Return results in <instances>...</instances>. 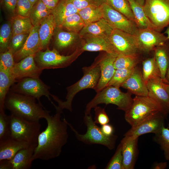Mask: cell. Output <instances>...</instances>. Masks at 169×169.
<instances>
[{"label":"cell","mask_w":169,"mask_h":169,"mask_svg":"<svg viewBox=\"0 0 169 169\" xmlns=\"http://www.w3.org/2000/svg\"><path fill=\"white\" fill-rule=\"evenodd\" d=\"M120 87L127 89L136 96H148V91L142 72L137 66Z\"/></svg>","instance_id":"7402d4cb"},{"label":"cell","mask_w":169,"mask_h":169,"mask_svg":"<svg viewBox=\"0 0 169 169\" xmlns=\"http://www.w3.org/2000/svg\"><path fill=\"white\" fill-rule=\"evenodd\" d=\"M135 36L139 51L146 53L154 50L156 47L164 44L169 40L160 32L150 28L139 29Z\"/></svg>","instance_id":"4fadbf2b"},{"label":"cell","mask_w":169,"mask_h":169,"mask_svg":"<svg viewBox=\"0 0 169 169\" xmlns=\"http://www.w3.org/2000/svg\"><path fill=\"white\" fill-rule=\"evenodd\" d=\"M109 36L106 35L85 36L82 38L84 40L82 43L81 49L83 51H103L118 55L110 42Z\"/></svg>","instance_id":"ac0fdd59"},{"label":"cell","mask_w":169,"mask_h":169,"mask_svg":"<svg viewBox=\"0 0 169 169\" xmlns=\"http://www.w3.org/2000/svg\"><path fill=\"white\" fill-rule=\"evenodd\" d=\"M118 55L107 53L98 59L100 75L98 82L94 89L98 92L106 87L113 77L115 69L114 63Z\"/></svg>","instance_id":"d6986e66"},{"label":"cell","mask_w":169,"mask_h":169,"mask_svg":"<svg viewBox=\"0 0 169 169\" xmlns=\"http://www.w3.org/2000/svg\"><path fill=\"white\" fill-rule=\"evenodd\" d=\"M154 140L160 146L163 151L165 158L169 161V128L164 125L155 134Z\"/></svg>","instance_id":"d590c367"},{"label":"cell","mask_w":169,"mask_h":169,"mask_svg":"<svg viewBox=\"0 0 169 169\" xmlns=\"http://www.w3.org/2000/svg\"><path fill=\"white\" fill-rule=\"evenodd\" d=\"M123 156L122 145L120 142L118 145L114 155L106 166V169H123Z\"/></svg>","instance_id":"b9f144b4"},{"label":"cell","mask_w":169,"mask_h":169,"mask_svg":"<svg viewBox=\"0 0 169 169\" xmlns=\"http://www.w3.org/2000/svg\"><path fill=\"white\" fill-rule=\"evenodd\" d=\"M139 137H125L120 143L123 156V169L134 168L138 154V143Z\"/></svg>","instance_id":"44dd1931"},{"label":"cell","mask_w":169,"mask_h":169,"mask_svg":"<svg viewBox=\"0 0 169 169\" xmlns=\"http://www.w3.org/2000/svg\"><path fill=\"white\" fill-rule=\"evenodd\" d=\"M142 64V74L146 83L150 80L161 77L160 71L154 57L146 59Z\"/></svg>","instance_id":"836d02e7"},{"label":"cell","mask_w":169,"mask_h":169,"mask_svg":"<svg viewBox=\"0 0 169 169\" xmlns=\"http://www.w3.org/2000/svg\"><path fill=\"white\" fill-rule=\"evenodd\" d=\"M17 2V0H2L0 3L8 11L14 13Z\"/></svg>","instance_id":"c3c4849f"},{"label":"cell","mask_w":169,"mask_h":169,"mask_svg":"<svg viewBox=\"0 0 169 169\" xmlns=\"http://www.w3.org/2000/svg\"><path fill=\"white\" fill-rule=\"evenodd\" d=\"M56 113L46 119L47 125L41 132L33 157L34 161L40 159L48 161L59 156L62 149L67 142L68 138L67 120L61 119L63 110L54 103Z\"/></svg>","instance_id":"6da1fadb"},{"label":"cell","mask_w":169,"mask_h":169,"mask_svg":"<svg viewBox=\"0 0 169 169\" xmlns=\"http://www.w3.org/2000/svg\"><path fill=\"white\" fill-rule=\"evenodd\" d=\"M47 7L52 10L57 5L60 0H41Z\"/></svg>","instance_id":"f907efd6"},{"label":"cell","mask_w":169,"mask_h":169,"mask_svg":"<svg viewBox=\"0 0 169 169\" xmlns=\"http://www.w3.org/2000/svg\"><path fill=\"white\" fill-rule=\"evenodd\" d=\"M56 28L54 18L51 14L40 23L38 30L41 50L47 49Z\"/></svg>","instance_id":"cb8c5ba5"},{"label":"cell","mask_w":169,"mask_h":169,"mask_svg":"<svg viewBox=\"0 0 169 169\" xmlns=\"http://www.w3.org/2000/svg\"><path fill=\"white\" fill-rule=\"evenodd\" d=\"M139 62L138 55L120 54L118 55L115 59L114 66L115 69H132L137 66Z\"/></svg>","instance_id":"74e56055"},{"label":"cell","mask_w":169,"mask_h":169,"mask_svg":"<svg viewBox=\"0 0 169 169\" xmlns=\"http://www.w3.org/2000/svg\"><path fill=\"white\" fill-rule=\"evenodd\" d=\"M148 96L152 98L162 107L165 112L169 114V95L165 82L161 77L149 80L146 83Z\"/></svg>","instance_id":"e0dca14e"},{"label":"cell","mask_w":169,"mask_h":169,"mask_svg":"<svg viewBox=\"0 0 169 169\" xmlns=\"http://www.w3.org/2000/svg\"><path fill=\"white\" fill-rule=\"evenodd\" d=\"M165 87L169 95V82L165 83Z\"/></svg>","instance_id":"11a10c76"},{"label":"cell","mask_w":169,"mask_h":169,"mask_svg":"<svg viewBox=\"0 0 169 169\" xmlns=\"http://www.w3.org/2000/svg\"><path fill=\"white\" fill-rule=\"evenodd\" d=\"M104 19L113 28L136 35L139 28L136 24L124 15L112 8L106 3L100 5Z\"/></svg>","instance_id":"7c38bea8"},{"label":"cell","mask_w":169,"mask_h":169,"mask_svg":"<svg viewBox=\"0 0 169 169\" xmlns=\"http://www.w3.org/2000/svg\"><path fill=\"white\" fill-rule=\"evenodd\" d=\"M78 12L77 9L69 0H60L52 10L51 14L54 18L56 28H59L66 18Z\"/></svg>","instance_id":"d4e9b609"},{"label":"cell","mask_w":169,"mask_h":169,"mask_svg":"<svg viewBox=\"0 0 169 169\" xmlns=\"http://www.w3.org/2000/svg\"><path fill=\"white\" fill-rule=\"evenodd\" d=\"M58 30L56 32L54 44L55 49L59 52L71 48L75 43L78 38L79 34L67 31H64L61 28H57Z\"/></svg>","instance_id":"83f0119b"},{"label":"cell","mask_w":169,"mask_h":169,"mask_svg":"<svg viewBox=\"0 0 169 169\" xmlns=\"http://www.w3.org/2000/svg\"><path fill=\"white\" fill-rule=\"evenodd\" d=\"M0 2H1L2 1V0H0Z\"/></svg>","instance_id":"680465c9"},{"label":"cell","mask_w":169,"mask_h":169,"mask_svg":"<svg viewBox=\"0 0 169 169\" xmlns=\"http://www.w3.org/2000/svg\"><path fill=\"white\" fill-rule=\"evenodd\" d=\"M29 35L28 34H20L12 36L8 49L14 54L19 50L25 43Z\"/></svg>","instance_id":"ee69618b"},{"label":"cell","mask_w":169,"mask_h":169,"mask_svg":"<svg viewBox=\"0 0 169 169\" xmlns=\"http://www.w3.org/2000/svg\"><path fill=\"white\" fill-rule=\"evenodd\" d=\"M15 63L13 54L10 50L8 49L3 52L0 53V69L12 73Z\"/></svg>","instance_id":"60d3db41"},{"label":"cell","mask_w":169,"mask_h":169,"mask_svg":"<svg viewBox=\"0 0 169 169\" xmlns=\"http://www.w3.org/2000/svg\"><path fill=\"white\" fill-rule=\"evenodd\" d=\"M85 26L96 22L103 18L100 5H91L85 8L78 12Z\"/></svg>","instance_id":"1f68e13d"},{"label":"cell","mask_w":169,"mask_h":169,"mask_svg":"<svg viewBox=\"0 0 169 169\" xmlns=\"http://www.w3.org/2000/svg\"><path fill=\"white\" fill-rule=\"evenodd\" d=\"M79 11L91 5H100L98 0H69Z\"/></svg>","instance_id":"7dc6e473"},{"label":"cell","mask_w":169,"mask_h":169,"mask_svg":"<svg viewBox=\"0 0 169 169\" xmlns=\"http://www.w3.org/2000/svg\"><path fill=\"white\" fill-rule=\"evenodd\" d=\"M12 37V29L10 22L3 24L0 29V53L8 49Z\"/></svg>","instance_id":"f35d334b"},{"label":"cell","mask_w":169,"mask_h":169,"mask_svg":"<svg viewBox=\"0 0 169 169\" xmlns=\"http://www.w3.org/2000/svg\"><path fill=\"white\" fill-rule=\"evenodd\" d=\"M17 81L11 72L0 69V112L4 111L6 96L10 88Z\"/></svg>","instance_id":"f546056e"},{"label":"cell","mask_w":169,"mask_h":169,"mask_svg":"<svg viewBox=\"0 0 169 169\" xmlns=\"http://www.w3.org/2000/svg\"><path fill=\"white\" fill-rule=\"evenodd\" d=\"M39 26V24L33 26L23 46L14 54V59L16 63L41 50L38 33Z\"/></svg>","instance_id":"ffe728a7"},{"label":"cell","mask_w":169,"mask_h":169,"mask_svg":"<svg viewBox=\"0 0 169 169\" xmlns=\"http://www.w3.org/2000/svg\"><path fill=\"white\" fill-rule=\"evenodd\" d=\"M83 52L78 49L71 54L64 55L55 48L51 50L47 48L45 50L36 53L34 59L37 66L42 70L63 68L69 66Z\"/></svg>","instance_id":"ba28073f"},{"label":"cell","mask_w":169,"mask_h":169,"mask_svg":"<svg viewBox=\"0 0 169 169\" xmlns=\"http://www.w3.org/2000/svg\"><path fill=\"white\" fill-rule=\"evenodd\" d=\"M94 122L101 125L108 123L109 118L104 108L97 106L95 108Z\"/></svg>","instance_id":"bcb514c9"},{"label":"cell","mask_w":169,"mask_h":169,"mask_svg":"<svg viewBox=\"0 0 169 169\" xmlns=\"http://www.w3.org/2000/svg\"><path fill=\"white\" fill-rule=\"evenodd\" d=\"M16 82L11 87L10 91L33 97L40 103L41 97L44 96L52 104L54 103L50 98V87L39 78H25Z\"/></svg>","instance_id":"9c48e42d"},{"label":"cell","mask_w":169,"mask_h":169,"mask_svg":"<svg viewBox=\"0 0 169 169\" xmlns=\"http://www.w3.org/2000/svg\"><path fill=\"white\" fill-rule=\"evenodd\" d=\"M10 22L12 36L18 34L29 33L33 27L29 17L18 14L11 17Z\"/></svg>","instance_id":"4dcf8cb0"},{"label":"cell","mask_w":169,"mask_h":169,"mask_svg":"<svg viewBox=\"0 0 169 169\" xmlns=\"http://www.w3.org/2000/svg\"><path fill=\"white\" fill-rule=\"evenodd\" d=\"M83 77L74 84L66 88L67 93L66 100L63 101L56 96L51 94V96L58 104L57 106L62 110L67 109L72 111V103L76 95L81 90L87 89H94L96 87L100 75L98 60L89 67L82 68Z\"/></svg>","instance_id":"3957f363"},{"label":"cell","mask_w":169,"mask_h":169,"mask_svg":"<svg viewBox=\"0 0 169 169\" xmlns=\"http://www.w3.org/2000/svg\"><path fill=\"white\" fill-rule=\"evenodd\" d=\"M31 145H33L18 141L10 137L0 141V161L12 159L19 151Z\"/></svg>","instance_id":"603a6c76"},{"label":"cell","mask_w":169,"mask_h":169,"mask_svg":"<svg viewBox=\"0 0 169 169\" xmlns=\"http://www.w3.org/2000/svg\"><path fill=\"white\" fill-rule=\"evenodd\" d=\"M106 3L135 23L134 17L128 0H107Z\"/></svg>","instance_id":"8d00e7d4"},{"label":"cell","mask_w":169,"mask_h":169,"mask_svg":"<svg viewBox=\"0 0 169 169\" xmlns=\"http://www.w3.org/2000/svg\"><path fill=\"white\" fill-rule=\"evenodd\" d=\"M100 128L102 133L106 136H110L113 135L114 127L110 124L108 123L103 125Z\"/></svg>","instance_id":"681fc988"},{"label":"cell","mask_w":169,"mask_h":169,"mask_svg":"<svg viewBox=\"0 0 169 169\" xmlns=\"http://www.w3.org/2000/svg\"><path fill=\"white\" fill-rule=\"evenodd\" d=\"M167 116L160 112L131 128L124 135L125 137L132 138L139 137L147 133L155 134L164 125V121Z\"/></svg>","instance_id":"5bb4252c"},{"label":"cell","mask_w":169,"mask_h":169,"mask_svg":"<svg viewBox=\"0 0 169 169\" xmlns=\"http://www.w3.org/2000/svg\"><path fill=\"white\" fill-rule=\"evenodd\" d=\"M107 0H98L101 5L104 3H106Z\"/></svg>","instance_id":"9f6ffc18"},{"label":"cell","mask_w":169,"mask_h":169,"mask_svg":"<svg viewBox=\"0 0 169 169\" xmlns=\"http://www.w3.org/2000/svg\"><path fill=\"white\" fill-rule=\"evenodd\" d=\"M33 97L9 91L5 100V107L11 114L18 117L32 121L46 119L50 115L41 103H37Z\"/></svg>","instance_id":"7a4b0ae2"},{"label":"cell","mask_w":169,"mask_h":169,"mask_svg":"<svg viewBox=\"0 0 169 169\" xmlns=\"http://www.w3.org/2000/svg\"><path fill=\"white\" fill-rule=\"evenodd\" d=\"M35 54L31 55L15 63L12 73L17 81L27 77L39 78L43 70L36 64Z\"/></svg>","instance_id":"2e32d148"},{"label":"cell","mask_w":169,"mask_h":169,"mask_svg":"<svg viewBox=\"0 0 169 169\" xmlns=\"http://www.w3.org/2000/svg\"><path fill=\"white\" fill-rule=\"evenodd\" d=\"M167 163L166 162L155 163L152 167L154 169H164L166 168Z\"/></svg>","instance_id":"816d5d0a"},{"label":"cell","mask_w":169,"mask_h":169,"mask_svg":"<svg viewBox=\"0 0 169 169\" xmlns=\"http://www.w3.org/2000/svg\"><path fill=\"white\" fill-rule=\"evenodd\" d=\"M33 6L28 0H17L15 12L17 14L29 17Z\"/></svg>","instance_id":"f6af8a7d"},{"label":"cell","mask_w":169,"mask_h":169,"mask_svg":"<svg viewBox=\"0 0 169 169\" xmlns=\"http://www.w3.org/2000/svg\"><path fill=\"white\" fill-rule=\"evenodd\" d=\"M84 26L82 19L78 12L66 18L59 28L79 34Z\"/></svg>","instance_id":"e575fe53"},{"label":"cell","mask_w":169,"mask_h":169,"mask_svg":"<svg viewBox=\"0 0 169 169\" xmlns=\"http://www.w3.org/2000/svg\"><path fill=\"white\" fill-rule=\"evenodd\" d=\"M143 8L157 31L161 32L169 25V0H145Z\"/></svg>","instance_id":"30bf717a"},{"label":"cell","mask_w":169,"mask_h":169,"mask_svg":"<svg viewBox=\"0 0 169 169\" xmlns=\"http://www.w3.org/2000/svg\"><path fill=\"white\" fill-rule=\"evenodd\" d=\"M160 112L167 115L161 105L152 98L136 96L131 105L125 112V118L133 127Z\"/></svg>","instance_id":"277c9868"},{"label":"cell","mask_w":169,"mask_h":169,"mask_svg":"<svg viewBox=\"0 0 169 169\" xmlns=\"http://www.w3.org/2000/svg\"><path fill=\"white\" fill-rule=\"evenodd\" d=\"M165 33L167 35V37L168 39L169 40V25L168 26V27L165 31ZM166 78L167 81L169 82V68L166 74Z\"/></svg>","instance_id":"f5cc1de1"},{"label":"cell","mask_w":169,"mask_h":169,"mask_svg":"<svg viewBox=\"0 0 169 169\" xmlns=\"http://www.w3.org/2000/svg\"><path fill=\"white\" fill-rule=\"evenodd\" d=\"M33 5L39 0H28Z\"/></svg>","instance_id":"6f0895ef"},{"label":"cell","mask_w":169,"mask_h":169,"mask_svg":"<svg viewBox=\"0 0 169 169\" xmlns=\"http://www.w3.org/2000/svg\"><path fill=\"white\" fill-rule=\"evenodd\" d=\"M156 47L155 58L159 69L161 77L165 83H168L166 78L169 68V44L166 43Z\"/></svg>","instance_id":"484cf974"},{"label":"cell","mask_w":169,"mask_h":169,"mask_svg":"<svg viewBox=\"0 0 169 169\" xmlns=\"http://www.w3.org/2000/svg\"><path fill=\"white\" fill-rule=\"evenodd\" d=\"M10 116V137L30 145H37L41 132V125L39 121L29 120L11 114Z\"/></svg>","instance_id":"52a82bcc"},{"label":"cell","mask_w":169,"mask_h":169,"mask_svg":"<svg viewBox=\"0 0 169 169\" xmlns=\"http://www.w3.org/2000/svg\"><path fill=\"white\" fill-rule=\"evenodd\" d=\"M84 122L86 126L87 131L84 134H80L68 121V126L74 132L77 139L86 144H98L104 146L110 150L114 149L115 146L117 136L113 135L110 136L105 135L100 127L96 125L93 120L91 114L85 115Z\"/></svg>","instance_id":"8992f818"},{"label":"cell","mask_w":169,"mask_h":169,"mask_svg":"<svg viewBox=\"0 0 169 169\" xmlns=\"http://www.w3.org/2000/svg\"><path fill=\"white\" fill-rule=\"evenodd\" d=\"M37 145L19 151L11 159L0 161V169H29L31 168L33 157Z\"/></svg>","instance_id":"9a60e30c"},{"label":"cell","mask_w":169,"mask_h":169,"mask_svg":"<svg viewBox=\"0 0 169 169\" xmlns=\"http://www.w3.org/2000/svg\"><path fill=\"white\" fill-rule=\"evenodd\" d=\"M134 68L115 69L113 77L107 86H113L120 88L129 78Z\"/></svg>","instance_id":"ab89813d"},{"label":"cell","mask_w":169,"mask_h":169,"mask_svg":"<svg viewBox=\"0 0 169 169\" xmlns=\"http://www.w3.org/2000/svg\"><path fill=\"white\" fill-rule=\"evenodd\" d=\"M136 2L139 3L140 5L143 6H144L145 0H135Z\"/></svg>","instance_id":"db71d44e"},{"label":"cell","mask_w":169,"mask_h":169,"mask_svg":"<svg viewBox=\"0 0 169 169\" xmlns=\"http://www.w3.org/2000/svg\"><path fill=\"white\" fill-rule=\"evenodd\" d=\"M110 42L118 55H138L135 35L118 29H113L109 36Z\"/></svg>","instance_id":"8fae6325"},{"label":"cell","mask_w":169,"mask_h":169,"mask_svg":"<svg viewBox=\"0 0 169 169\" xmlns=\"http://www.w3.org/2000/svg\"><path fill=\"white\" fill-rule=\"evenodd\" d=\"M120 88L113 86H107L100 91L97 92L94 98L86 105L85 115L91 114L92 109L98 105L105 104H112L116 105L117 109L125 112L131 105L133 98L129 92L121 91Z\"/></svg>","instance_id":"5b68a950"},{"label":"cell","mask_w":169,"mask_h":169,"mask_svg":"<svg viewBox=\"0 0 169 169\" xmlns=\"http://www.w3.org/2000/svg\"><path fill=\"white\" fill-rule=\"evenodd\" d=\"M51 12L41 0H38L33 6L29 16L32 25L34 26L39 24L44 19L51 14Z\"/></svg>","instance_id":"d6a6232c"},{"label":"cell","mask_w":169,"mask_h":169,"mask_svg":"<svg viewBox=\"0 0 169 169\" xmlns=\"http://www.w3.org/2000/svg\"><path fill=\"white\" fill-rule=\"evenodd\" d=\"M10 118L4 111L0 112V141L10 137Z\"/></svg>","instance_id":"7bdbcfd3"},{"label":"cell","mask_w":169,"mask_h":169,"mask_svg":"<svg viewBox=\"0 0 169 169\" xmlns=\"http://www.w3.org/2000/svg\"><path fill=\"white\" fill-rule=\"evenodd\" d=\"M128 1L134 17L135 23L138 28L139 29L150 28L157 30L155 27L151 23L146 16L143 6L135 0Z\"/></svg>","instance_id":"f1b7e54d"},{"label":"cell","mask_w":169,"mask_h":169,"mask_svg":"<svg viewBox=\"0 0 169 169\" xmlns=\"http://www.w3.org/2000/svg\"><path fill=\"white\" fill-rule=\"evenodd\" d=\"M113 28L103 18L85 25L79 33V37L89 35H110Z\"/></svg>","instance_id":"4316f807"}]
</instances>
